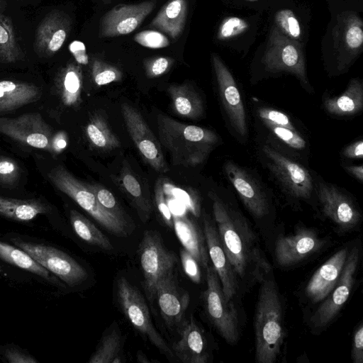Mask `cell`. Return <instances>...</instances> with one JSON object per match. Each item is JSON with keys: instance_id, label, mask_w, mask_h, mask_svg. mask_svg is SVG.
<instances>
[{"instance_id": "1", "label": "cell", "mask_w": 363, "mask_h": 363, "mask_svg": "<svg viewBox=\"0 0 363 363\" xmlns=\"http://www.w3.org/2000/svg\"><path fill=\"white\" fill-rule=\"evenodd\" d=\"M157 125L159 141L174 165L201 164L219 141L218 135L208 128L182 123L164 114L157 116Z\"/></svg>"}, {"instance_id": "2", "label": "cell", "mask_w": 363, "mask_h": 363, "mask_svg": "<svg viewBox=\"0 0 363 363\" xmlns=\"http://www.w3.org/2000/svg\"><path fill=\"white\" fill-rule=\"evenodd\" d=\"M217 231L229 262L237 276L243 279L247 268L261 251L256 237L240 213L228 206L216 194L211 192Z\"/></svg>"}, {"instance_id": "3", "label": "cell", "mask_w": 363, "mask_h": 363, "mask_svg": "<svg viewBox=\"0 0 363 363\" xmlns=\"http://www.w3.org/2000/svg\"><path fill=\"white\" fill-rule=\"evenodd\" d=\"M255 354L259 363L274 362L281 352L284 333L282 308L272 279L262 280L255 316Z\"/></svg>"}, {"instance_id": "4", "label": "cell", "mask_w": 363, "mask_h": 363, "mask_svg": "<svg viewBox=\"0 0 363 363\" xmlns=\"http://www.w3.org/2000/svg\"><path fill=\"white\" fill-rule=\"evenodd\" d=\"M51 183L74 200L108 232L118 237L128 235L130 225L107 211L94 194L84 183L76 178L62 165H57L48 173Z\"/></svg>"}, {"instance_id": "5", "label": "cell", "mask_w": 363, "mask_h": 363, "mask_svg": "<svg viewBox=\"0 0 363 363\" xmlns=\"http://www.w3.org/2000/svg\"><path fill=\"white\" fill-rule=\"evenodd\" d=\"M0 133L24 145L52 154L62 152L67 144L65 133H55L39 113L15 118L0 117Z\"/></svg>"}, {"instance_id": "6", "label": "cell", "mask_w": 363, "mask_h": 363, "mask_svg": "<svg viewBox=\"0 0 363 363\" xmlns=\"http://www.w3.org/2000/svg\"><path fill=\"white\" fill-rule=\"evenodd\" d=\"M116 286L118 303L133 327L162 354L169 359H173L174 353L154 326L147 305L141 293L124 277L117 279Z\"/></svg>"}, {"instance_id": "7", "label": "cell", "mask_w": 363, "mask_h": 363, "mask_svg": "<svg viewBox=\"0 0 363 363\" xmlns=\"http://www.w3.org/2000/svg\"><path fill=\"white\" fill-rule=\"evenodd\" d=\"M262 62L269 72L291 74L305 86L309 85L302 44L284 36L274 25Z\"/></svg>"}, {"instance_id": "8", "label": "cell", "mask_w": 363, "mask_h": 363, "mask_svg": "<svg viewBox=\"0 0 363 363\" xmlns=\"http://www.w3.org/2000/svg\"><path fill=\"white\" fill-rule=\"evenodd\" d=\"M138 257L143 274V287L148 301L152 303L158 281L174 271L177 257L164 247L160 235L154 230L144 232Z\"/></svg>"}, {"instance_id": "9", "label": "cell", "mask_w": 363, "mask_h": 363, "mask_svg": "<svg viewBox=\"0 0 363 363\" xmlns=\"http://www.w3.org/2000/svg\"><path fill=\"white\" fill-rule=\"evenodd\" d=\"M206 269L207 288L204 300L206 313L224 340L231 345L235 344L240 335L236 311L232 301L225 299L213 267L208 265Z\"/></svg>"}, {"instance_id": "10", "label": "cell", "mask_w": 363, "mask_h": 363, "mask_svg": "<svg viewBox=\"0 0 363 363\" xmlns=\"http://www.w3.org/2000/svg\"><path fill=\"white\" fill-rule=\"evenodd\" d=\"M12 242L70 287L80 285L88 277L87 272L81 264L55 247L17 238L12 239Z\"/></svg>"}, {"instance_id": "11", "label": "cell", "mask_w": 363, "mask_h": 363, "mask_svg": "<svg viewBox=\"0 0 363 363\" xmlns=\"http://www.w3.org/2000/svg\"><path fill=\"white\" fill-rule=\"evenodd\" d=\"M121 108L129 135L143 160L157 172L164 174L169 172L161 144L140 111L126 103H123Z\"/></svg>"}, {"instance_id": "12", "label": "cell", "mask_w": 363, "mask_h": 363, "mask_svg": "<svg viewBox=\"0 0 363 363\" xmlns=\"http://www.w3.org/2000/svg\"><path fill=\"white\" fill-rule=\"evenodd\" d=\"M262 152L268 168L287 194L298 199L311 196L313 179L306 168L267 145L263 146Z\"/></svg>"}, {"instance_id": "13", "label": "cell", "mask_w": 363, "mask_h": 363, "mask_svg": "<svg viewBox=\"0 0 363 363\" xmlns=\"http://www.w3.org/2000/svg\"><path fill=\"white\" fill-rule=\"evenodd\" d=\"M211 61L220 98L231 126L242 137L247 134L244 104L234 77L220 57L212 53Z\"/></svg>"}, {"instance_id": "14", "label": "cell", "mask_w": 363, "mask_h": 363, "mask_svg": "<svg viewBox=\"0 0 363 363\" xmlns=\"http://www.w3.org/2000/svg\"><path fill=\"white\" fill-rule=\"evenodd\" d=\"M358 262L359 250L354 247L348 253L337 284L312 315L311 320L313 327L320 328L326 326L346 303L354 284Z\"/></svg>"}, {"instance_id": "15", "label": "cell", "mask_w": 363, "mask_h": 363, "mask_svg": "<svg viewBox=\"0 0 363 363\" xmlns=\"http://www.w3.org/2000/svg\"><path fill=\"white\" fill-rule=\"evenodd\" d=\"M155 6L152 1L116 5L102 17L99 36L113 38L130 34L151 13Z\"/></svg>"}, {"instance_id": "16", "label": "cell", "mask_w": 363, "mask_h": 363, "mask_svg": "<svg viewBox=\"0 0 363 363\" xmlns=\"http://www.w3.org/2000/svg\"><path fill=\"white\" fill-rule=\"evenodd\" d=\"M71 29V18L66 13L57 9L50 11L37 26L34 52L40 57H51L61 49Z\"/></svg>"}, {"instance_id": "17", "label": "cell", "mask_w": 363, "mask_h": 363, "mask_svg": "<svg viewBox=\"0 0 363 363\" xmlns=\"http://www.w3.org/2000/svg\"><path fill=\"white\" fill-rule=\"evenodd\" d=\"M155 299L165 323L169 328L182 322L190 302L189 293L178 284L174 271L164 274L158 281Z\"/></svg>"}, {"instance_id": "18", "label": "cell", "mask_w": 363, "mask_h": 363, "mask_svg": "<svg viewBox=\"0 0 363 363\" xmlns=\"http://www.w3.org/2000/svg\"><path fill=\"white\" fill-rule=\"evenodd\" d=\"M203 232L208 256L213 263L225 299L232 301L236 294L237 275L220 242L217 228L206 214L203 216Z\"/></svg>"}, {"instance_id": "19", "label": "cell", "mask_w": 363, "mask_h": 363, "mask_svg": "<svg viewBox=\"0 0 363 363\" xmlns=\"http://www.w3.org/2000/svg\"><path fill=\"white\" fill-rule=\"evenodd\" d=\"M333 48L339 58L349 63L363 50V22L357 13L345 11L337 18L333 30Z\"/></svg>"}, {"instance_id": "20", "label": "cell", "mask_w": 363, "mask_h": 363, "mask_svg": "<svg viewBox=\"0 0 363 363\" xmlns=\"http://www.w3.org/2000/svg\"><path fill=\"white\" fill-rule=\"evenodd\" d=\"M318 196L323 212L342 230L356 226L360 220V213L353 202L331 184L320 183Z\"/></svg>"}, {"instance_id": "21", "label": "cell", "mask_w": 363, "mask_h": 363, "mask_svg": "<svg viewBox=\"0 0 363 363\" xmlns=\"http://www.w3.org/2000/svg\"><path fill=\"white\" fill-rule=\"evenodd\" d=\"M224 170L248 211L258 218L267 215L269 212L267 196L254 178L231 161L225 162Z\"/></svg>"}, {"instance_id": "22", "label": "cell", "mask_w": 363, "mask_h": 363, "mask_svg": "<svg viewBox=\"0 0 363 363\" xmlns=\"http://www.w3.org/2000/svg\"><path fill=\"white\" fill-rule=\"evenodd\" d=\"M323 245V240L311 229H300L292 235L281 237L275 245V257L282 267L296 264L315 252Z\"/></svg>"}, {"instance_id": "23", "label": "cell", "mask_w": 363, "mask_h": 363, "mask_svg": "<svg viewBox=\"0 0 363 363\" xmlns=\"http://www.w3.org/2000/svg\"><path fill=\"white\" fill-rule=\"evenodd\" d=\"M348 250H338L312 276L306 287V296L313 302L324 300L337 284L348 256Z\"/></svg>"}, {"instance_id": "24", "label": "cell", "mask_w": 363, "mask_h": 363, "mask_svg": "<svg viewBox=\"0 0 363 363\" xmlns=\"http://www.w3.org/2000/svg\"><path fill=\"white\" fill-rule=\"evenodd\" d=\"M172 352L184 363H206L208 354L205 337L193 317L182 327L179 339L173 345Z\"/></svg>"}, {"instance_id": "25", "label": "cell", "mask_w": 363, "mask_h": 363, "mask_svg": "<svg viewBox=\"0 0 363 363\" xmlns=\"http://www.w3.org/2000/svg\"><path fill=\"white\" fill-rule=\"evenodd\" d=\"M173 229L184 248L206 269L208 266L209 256L202 230L185 215L173 214Z\"/></svg>"}, {"instance_id": "26", "label": "cell", "mask_w": 363, "mask_h": 363, "mask_svg": "<svg viewBox=\"0 0 363 363\" xmlns=\"http://www.w3.org/2000/svg\"><path fill=\"white\" fill-rule=\"evenodd\" d=\"M41 96L40 87L34 84L17 80H0V113L33 103Z\"/></svg>"}, {"instance_id": "27", "label": "cell", "mask_w": 363, "mask_h": 363, "mask_svg": "<svg viewBox=\"0 0 363 363\" xmlns=\"http://www.w3.org/2000/svg\"><path fill=\"white\" fill-rule=\"evenodd\" d=\"M55 84L63 105L76 108L82 101L83 74L82 67L76 61H71L57 72Z\"/></svg>"}, {"instance_id": "28", "label": "cell", "mask_w": 363, "mask_h": 363, "mask_svg": "<svg viewBox=\"0 0 363 363\" xmlns=\"http://www.w3.org/2000/svg\"><path fill=\"white\" fill-rule=\"evenodd\" d=\"M187 13L186 0H169L152 19L150 26L177 40L184 29Z\"/></svg>"}, {"instance_id": "29", "label": "cell", "mask_w": 363, "mask_h": 363, "mask_svg": "<svg viewBox=\"0 0 363 363\" xmlns=\"http://www.w3.org/2000/svg\"><path fill=\"white\" fill-rule=\"evenodd\" d=\"M113 180L130 199L140 220L147 222L152 211L151 201L128 165L124 162L119 174Z\"/></svg>"}, {"instance_id": "30", "label": "cell", "mask_w": 363, "mask_h": 363, "mask_svg": "<svg viewBox=\"0 0 363 363\" xmlns=\"http://www.w3.org/2000/svg\"><path fill=\"white\" fill-rule=\"evenodd\" d=\"M167 91L172 110L177 115L190 119H196L203 115L201 98L189 84H172Z\"/></svg>"}, {"instance_id": "31", "label": "cell", "mask_w": 363, "mask_h": 363, "mask_svg": "<svg viewBox=\"0 0 363 363\" xmlns=\"http://www.w3.org/2000/svg\"><path fill=\"white\" fill-rule=\"evenodd\" d=\"M323 106L330 114L346 116L360 112L363 108V84L357 78L352 79L341 95L324 100Z\"/></svg>"}, {"instance_id": "32", "label": "cell", "mask_w": 363, "mask_h": 363, "mask_svg": "<svg viewBox=\"0 0 363 363\" xmlns=\"http://www.w3.org/2000/svg\"><path fill=\"white\" fill-rule=\"evenodd\" d=\"M7 2L0 0V62L10 64L23 60L25 54L21 48L13 21L6 13Z\"/></svg>"}, {"instance_id": "33", "label": "cell", "mask_w": 363, "mask_h": 363, "mask_svg": "<svg viewBox=\"0 0 363 363\" xmlns=\"http://www.w3.org/2000/svg\"><path fill=\"white\" fill-rule=\"evenodd\" d=\"M0 259L40 276L55 285L65 286L60 279H57V277L54 276L28 252L20 247L18 248L0 241Z\"/></svg>"}, {"instance_id": "34", "label": "cell", "mask_w": 363, "mask_h": 363, "mask_svg": "<svg viewBox=\"0 0 363 363\" xmlns=\"http://www.w3.org/2000/svg\"><path fill=\"white\" fill-rule=\"evenodd\" d=\"M48 211V206L38 199H17L0 196V216L16 221H29Z\"/></svg>"}, {"instance_id": "35", "label": "cell", "mask_w": 363, "mask_h": 363, "mask_svg": "<svg viewBox=\"0 0 363 363\" xmlns=\"http://www.w3.org/2000/svg\"><path fill=\"white\" fill-rule=\"evenodd\" d=\"M85 132L89 143L96 149L110 151L121 146L120 140L100 115H94L89 118Z\"/></svg>"}, {"instance_id": "36", "label": "cell", "mask_w": 363, "mask_h": 363, "mask_svg": "<svg viewBox=\"0 0 363 363\" xmlns=\"http://www.w3.org/2000/svg\"><path fill=\"white\" fill-rule=\"evenodd\" d=\"M69 218L74 231L82 240L103 250H113V245L108 238L79 212L71 210Z\"/></svg>"}, {"instance_id": "37", "label": "cell", "mask_w": 363, "mask_h": 363, "mask_svg": "<svg viewBox=\"0 0 363 363\" xmlns=\"http://www.w3.org/2000/svg\"><path fill=\"white\" fill-rule=\"evenodd\" d=\"M122 337L118 328L106 333L101 338L89 363H121L122 359Z\"/></svg>"}, {"instance_id": "38", "label": "cell", "mask_w": 363, "mask_h": 363, "mask_svg": "<svg viewBox=\"0 0 363 363\" xmlns=\"http://www.w3.org/2000/svg\"><path fill=\"white\" fill-rule=\"evenodd\" d=\"M274 26L289 39L302 43L303 33L301 21L292 10L286 8L277 10L274 15Z\"/></svg>"}, {"instance_id": "39", "label": "cell", "mask_w": 363, "mask_h": 363, "mask_svg": "<svg viewBox=\"0 0 363 363\" xmlns=\"http://www.w3.org/2000/svg\"><path fill=\"white\" fill-rule=\"evenodd\" d=\"M249 22L238 16L225 18L218 26L217 39L220 41L231 42L247 33L250 30Z\"/></svg>"}, {"instance_id": "40", "label": "cell", "mask_w": 363, "mask_h": 363, "mask_svg": "<svg viewBox=\"0 0 363 363\" xmlns=\"http://www.w3.org/2000/svg\"><path fill=\"white\" fill-rule=\"evenodd\" d=\"M91 74L97 86H104L119 82L123 78L122 72L116 66L100 59H94L91 65Z\"/></svg>"}, {"instance_id": "41", "label": "cell", "mask_w": 363, "mask_h": 363, "mask_svg": "<svg viewBox=\"0 0 363 363\" xmlns=\"http://www.w3.org/2000/svg\"><path fill=\"white\" fill-rule=\"evenodd\" d=\"M86 186L94 194L99 203L107 211L130 225L125 213L108 189L99 184L86 183Z\"/></svg>"}, {"instance_id": "42", "label": "cell", "mask_w": 363, "mask_h": 363, "mask_svg": "<svg viewBox=\"0 0 363 363\" xmlns=\"http://www.w3.org/2000/svg\"><path fill=\"white\" fill-rule=\"evenodd\" d=\"M133 40L141 46L160 49L169 45V40L165 35L158 30H145L136 33Z\"/></svg>"}, {"instance_id": "43", "label": "cell", "mask_w": 363, "mask_h": 363, "mask_svg": "<svg viewBox=\"0 0 363 363\" xmlns=\"http://www.w3.org/2000/svg\"><path fill=\"white\" fill-rule=\"evenodd\" d=\"M174 63V60L169 57L156 56L144 61L146 76L152 79L159 77L169 70Z\"/></svg>"}, {"instance_id": "44", "label": "cell", "mask_w": 363, "mask_h": 363, "mask_svg": "<svg viewBox=\"0 0 363 363\" xmlns=\"http://www.w3.org/2000/svg\"><path fill=\"white\" fill-rule=\"evenodd\" d=\"M276 137L292 148L301 150L306 147L305 140L295 130L288 128L267 125Z\"/></svg>"}, {"instance_id": "45", "label": "cell", "mask_w": 363, "mask_h": 363, "mask_svg": "<svg viewBox=\"0 0 363 363\" xmlns=\"http://www.w3.org/2000/svg\"><path fill=\"white\" fill-rule=\"evenodd\" d=\"M20 176V167L11 158L0 156V184L11 186Z\"/></svg>"}, {"instance_id": "46", "label": "cell", "mask_w": 363, "mask_h": 363, "mask_svg": "<svg viewBox=\"0 0 363 363\" xmlns=\"http://www.w3.org/2000/svg\"><path fill=\"white\" fill-rule=\"evenodd\" d=\"M163 180L159 178L155 184V200L162 221L169 228H173V214L164 198Z\"/></svg>"}, {"instance_id": "47", "label": "cell", "mask_w": 363, "mask_h": 363, "mask_svg": "<svg viewBox=\"0 0 363 363\" xmlns=\"http://www.w3.org/2000/svg\"><path fill=\"white\" fill-rule=\"evenodd\" d=\"M259 117L267 125H274L295 130L287 115L274 108L262 107L257 110Z\"/></svg>"}, {"instance_id": "48", "label": "cell", "mask_w": 363, "mask_h": 363, "mask_svg": "<svg viewBox=\"0 0 363 363\" xmlns=\"http://www.w3.org/2000/svg\"><path fill=\"white\" fill-rule=\"evenodd\" d=\"M180 259L183 269L188 277L194 283L201 281V270L196 259L184 248L180 250Z\"/></svg>"}, {"instance_id": "49", "label": "cell", "mask_w": 363, "mask_h": 363, "mask_svg": "<svg viewBox=\"0 0 363 363\" xmlns=\"http://www.w3.org/2000/svg\"><path fill=\"white\" fill-rule=\"evenodd\" d=\"M3 357L9 363H37L38 361L30 354L15 347H8L3 350Z\"/></svg>"}, {"instance_id": "50", "label": "cell", "mask_w": 363, "mask_h": 363, "mask_svg": "<svg viewBox=\"0 0 363 363\" xmlns=\"http://www.w3.org/2000/svg\"><path fill=\"white\" fill-rule=\"evenodd\" d=\"M351 357L354 363H363V325L362 323L354 333Z\"/></svg>"}, {"instance_id": "51", "label": "cell", "mask_w": 363, "mask_h": 363, "mask_svg": "<svg viewBox=\"0 0 363 363\" xmlns=\"http://www.w3.org/2000/svg\"><path fill=\"white\" fill-rule=\"evenodd\" d=\"M70 52L72 53L75 61L79 65H87L89 62L84 44L81 41L75 40L69 45Z\"/></svg>"}, {"instance_id": "52", "label": "cell", "mask_w": 363, "mask_h": 363, "mask_svg": "<svg viewBox=\"0 0 363 363\" xmlns=\"http://www.w3.org/2000/svg\"><path fill=\"white\" fill-rule=\"evenodd\" d=\"M343 155L348 158H362L363 141L359 140L350 144L343 150Z\"/></svg>"}, {"instance_id": "53", "label": "cell", "mask_w": 363, "mask_h": 363, "mask_svg": "<svg viewBox=\"0 0 363 363\" xmlns=\"http://www.w3.org/2000/svg\"><path fill=\"white\" fill-rule=\"evenodd\" d=\"M345 169L360 182L363 181V166H345Z\"/></svg>"}, {"instance_id": "54", "label": "cell", "mask_w": 363, "mask_h": 363, "mask_svg": "<svg viewBox=\"0 0 363 363\" xmlns=\"http://www.w3.org/2000/svg\"><path fill=\"white\" fill-rule=\"evenodd\" d=\"M137 362L141 363H150L152 361L150 360L146 354L141 350H139L137 353Z\"/></svg>"}, {"instance_id": "55", "label": "cell", "mask_w": 363, "mask_h": 363, "mask_svg": "<svg viewBox=\"0 0 363 363\" xmlns=\"http://www.w3.org/2000/svg\"><path fill=\"white\" fill-rule=\"evenodd\" d=\"M245 1H259V0H245Z\"/></svg>"}]
</instances>
